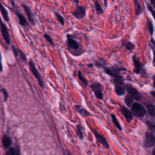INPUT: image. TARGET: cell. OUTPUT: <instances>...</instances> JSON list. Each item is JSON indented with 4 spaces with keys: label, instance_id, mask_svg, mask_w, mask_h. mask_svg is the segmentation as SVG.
I'll return each mask as SVG.
<instances>
[{
    "label": "cell",
    "instance_id": "6da1fadb",
    "mask_svg": "<svg viewBox=\"0 0 155 155\" xmlns=\"http://www.w3.org/2000/svg\"><path fill=\"white\" fill-rule=\"evenodd\" d=\"M104 72L112 78L111 81L114 85H123L124 83V77L120 74V72L126 71L127 68L124 67H108L102 65L101 67Z\"/></svg>",
    "mask_w": 155,
    "mask_h": 155
},
{
    "label": "cell",
    "instance_id": "7a4b0ae2",
    "mask_svg": "<svg viewBox=\"0 0 155 155\" xmlns=\"http://www.w3.org/2000/svg\"><path fill=\"white\" fill-rule=\"evenodd\" d=\"M28 66H29V68L30 70L31 71V73H32V74L33 75V76L36 79L39 85L42 88H44L45 84H44V82L42 80V78L41 76L40 73L38 71L37 68L36 67L35 64L34 62V61H33L32 59H30L28 61Z\"/></svg>",
    "mask_w": 155,
    "mask_h": 155
},
{
    "label": "cell",
    "instance_id": "3957f363",
    "mask_svg": "<svg viewBox=\"0 0 155 155\" xmlns=\"http://www.w3.org/2000/svg\"><path fill=\"white\" fill-rule=\"evenodd\" d=\"M10 2H11V4H12L13 8H14L13 12L18 19V21H19L18 22H19V25L23 27H28L29 23L27 21L26 18L24 16V15L18 9L17 6L15 3V0H10Z\"/></svg>",
    "mask_w": 155,
    "mask_h": 155
},
{
    "label": "cell",
    "instance_id": "277c9868",
    "mask_svg": "<svg viewBox=\"0 0 155 155\" xmlns=\"http://www.w3.org/2000/svg\"><path fill=\"white\" fill-rule=\"evenodd\" d=\"M131 113L134 116L138 118H142L147 114L145 108L141 104L137 102L133 103L131 105Z\"/></svg>",
    "mask_w": 155,
    "mask_h": 155
},
{
    "label": "cell",
    "instance_id": "5b68a950",
    "mask_svg": "<svg viewBox=\"0 0 155 155\" xmlns=\"http://www.w3.org/2000/svg\"><path fill=\"white\" fill-rule=\"evenodd\" d=\"M155 145V136L153 133L146 132L143 140L142 146L144 148H150Z\"/></svg>",
    "mask_w": 155,
    "mask_h": 155
},
{
    "label": "cell",
    "instance_id": "8992f818",
    "mask_svg": "<svg viewBox=\"0 0 155 155\" xmlns=\"http://www.w3.org/2000/svg\"><path fill=\"white\" fill-rule=\"evenodd\" d=\"M66 37V44L68 49L69 50H78L79 49V44L74 39V36L70 34H67Z\"/></svg>",
    "mask_w": 155,
    "mask_h": 155
},
{
    "label": "cell",
    "instance_id": "52a82bcc",
    "mask_svg": "<svg viewBox=\"0 0 155 155\" xmlns=\"http://www.w3.org/2000/svg\"><path fill=\"white\" fill-rule=\"evenodd\" d=\"M125 88L127 90L128 94L131 96L136 101H139L142 99V96L141 93L133 86L130 84H127L125 85Z\"/></svg>",
    "mask_w": 155,
    "mask_h": 155
},
{
    "label": "cell",
    "instance_id": "ba28073f",
    "mask_svg": "<svg viewBox=\"0 0 155 155\" xmlns=\"http://www.w3.org/2000/svg\"><path fill=\"white\" fill-rule=\"evenodd\" d=\"M90 87L94 93L95 96L99 100L103 99V93H102V86L99 82H94L90 85Z\"/></svg>",
    "mask_w": 155,
    "mask_h": 155
},
{
    "label": "cell",
    "instance_id": "9c48e42d",
    "mask_svg": "<svg viewBox=\"0 0 155 155\" xmlns=\"http://www.w3.org/2000/svg\"><path fill=\"white\" fill-rule=\"evenodd\" d=\"M0 30H1L2 36L4 39L5 42L7 45H9L11 43L10 34H9L8 30V28H7L6 24H4L2 21L0 23Z\"/></svg>",
    "mask_w": 155,
    "mask_h": 155
},
{
    "label": "cell",
    "instance_id": "30bf717a",
    "mask_svg": "<svg viewBox=\"0 0 155 155\" xmlns=\"http://www.w3.org/2000/svg\"><path fill=\"white\" fill-rule=\"evenodd\" d=\"M22 8H23L26 15H27L28 22L32 25H34V26L36 25V20H35V15H34L33 13L32 12L31 8H30V7L28 5H27V4H24V3L22 4Z\"/></svg>",
    "mask_w": 155,
    "mask_h": 155
},
{
    "label": "cell",
    "instance_id": "8fae6325",
    "mask_svg": "<svg viewBox=\"0 0 155 155\" xmlns=\"http://www.w3.org/2000/svg\"><path fill=\"white\" fill-rule=\"evenodd\" d=\"M87 8L83 5H76L75 10L72 12V15L78 19H82L86 15Z\"/></svg>",
    "mask_w": 155,
    "mask_h": 155
},
{
    "label": "cell",
    "instance_id": "7c38bea8",
    "mask_svg": "<svg viewBox=\"0 0 155 155\" xmlns=\"http://www.w3.org/2000/svg\"><path fill=\"white\" fill-rule=\"evenodd\" d=\"M91 131H92L93 133L94 134V135L98 142H99L103 147H104L106 148H110L108 142L104 136H103L101 134H100L99 133H98L96 130L91 129Z\"/></svg>",
    "mask_w": 155,
    "mask_h": 155
},
{
    "label": "cell",
    "instance_id": "4fadbf2b",
    "mask_svg": "<svg viewBox=\"0 0 155 155\" xmlns=\"http://www.w3.org/2000/svg\"><path fill=\"white\" fill-rule=\"evenodd\" d=\"M132 59L134 64L133 72L136 74H140L143 68V66L140 62L139 57H137V55H133L132 57Z\"/></svg>",
    "mask_w": 155,
    "mask_h": 155
},
{
    "label": "cell",
    "instance_id": "5bb4252c",
    "mask_svg": "<svg viewBox=\"0 0 155 155\" xmlns=\"http://www.w3.org/2000/svg\"><path fill=\"white\" fill-rule=\"evenodd\" d=\"M120 110L121 113L126 119V120L128 122H131L133 119V114L131 113V111H130L128 108L124 106H120Z\"/></svg>",
    "mask_w": 155,
    "mask_h": 155
},
{
    "label": "cell",
    "instance_id": "9a60e30c",
    "mask_svg": "<svg viewBox=\"0 0 155 155\" xmlns=\"http://www.w3.org/2000/svg\"><path fill=\"white\" fill-rule=\"evenodd\" d=\"M74 108L75 110L78 112L82 117H87L88 116H90V113L80 105H74Z\"/></svg>",
    "mask_w": 155,
    "mask_h": 155
},
{
    "label": "cell",
    "instance_id": "2e32d148",
    "mask_svg": "<svg viewBox=\"0 0 155 155\" xmlns=\"http://www.w3.org/2000/svg\"><path fill=\"white\" fill-rule=\"evenodd\" d=\"M0 12L3 17V18L5 19L6 22H9L10 21V17L8 15V12L7 10V9L5 8V7L2 5L1 2L0 1Z\"/></svg>",
    "mask_w": 155,
    "mask_h": 155
},
{
    "label": "cell",
    "instance_id": "e0dca14e",
    "mask_svg": "<svg viewBox=\"0 0 155 155\" xmlns=\"http://www.w3.org/2000/svg\"><path fill=\"white\" fill-rule=\"evenodd\" d=\"M2 143L5 148H8L12 145V141L10 137L7 135H4L2 139Z\"/></svg>",
    "mask_w": 155,
    "mask_h": 155
},
{
    "label": "cell",
    "instance_id": "ac0fdd59",
    "mask_svg": "<svg viewBox=\"0 0 155 155\" xmlns=\"http://www.w3.org/2000/svg\"><path fill=\"white\" fill-rule=\"evenodd\" d=\"M114 91L118 96H123L125 93V88L122 85H114Z\"/></svg>",
    "mask_w": 155,
    "mask_h": 155
},
{
    "label": "cell",
    "instance_id": "d6986e66",
    "mask_svg": "<svg viewBox=\"0 0 155 155\" xmlns=\"http://www.w3.org/2000/svg\"><path fill=\"white\" fill-rule=\"evenodd\" d=\"M145 105L149 114L151 116H155V105L151 103H147Z\"/></svg>",
    "mask_w": 155,
    "mask_h": 155
},
{
    "label": "cell",
    "instance_id": "ffe728a7",
    "mask_svg": "<svg viewBox=\"0 0 155 155\" xmlns=\"http://www.w3.org/2000/svg\"><path fill=\"white\" fill-rule=\"evenodd\" d=\"M111 117L113 121V123L114 124V125L116 126V127L119 130V131H122V126L120 125V124L119 123L117 117L116 116V115L114 114H111Z\"/></svg>",
    "mask_w": 155,
    "mask_h": 155
},
{
    "label": "cell",
    "instance_id": "44dd1931",
    "mask_svg": "<svg viewBox=\"0 0 155 155\" xmlns=\"http://www.w3.org/2000/svg\"><path fill=\"white\" fill-rule=\"evenodd\" d=\"M94 7H95L96 13L99 15L102 14L104 13V10L102 9V8L100 3L99 2V1L97 0H94Z\"/></svg>",
    "mask_w": 155,
    "mask_h": 155
},
{
    "label": "cell",
    "instance_id": "7402d4cb",
    "mask_svg": "<svg viewBox=\"0 0 155 155\" xmlns=\"http://www.w3.org/2000/svg\"><path fill=\"white\" fill-rule=\"evenodd\" d=\"M134 8L136 10V13L137 16H139L142 12V7L139 2L138 0H134Z\"/></svg>",
    "mask_w": 155,
    "mask_h": 155
},
{
    "label": "cell",
    "instance_id": "603a6c76",
    "mask_svg": "<svg viewBox=\"0 0 155 155\" xmlns=\"http://www.w3.org/2000/svg\"><path fill=\"white\" fill-rule=\"evenodd\" d=\"M133 100H134L133 97L128 94H127L124 97V102H125V104L127 105V106L128 107H131V105L133 103Z\"/></svg>",
    "mask_w": 155,
    "mask_h": 155
},
{
    "label": "cell",
    "instance_id": "cb8c5ba5",
    "mask_svg": "<svg viewBox=\"0 0 155 155\" xmlns=\"http://www.w3.org/2000/svg\"><path fill=\"white\" fill-rule=\"evenodd\" d=\"M54 15L56 19L58 20V21L62 25H64V24H65V19H64V18L58 12H54Z\"/></svg>",
    "mask_w": 155,
    "mask_h": 155
},
{
    "label": "cell",
    "instance_id": "d4e9b609",
    "mask_svg": "<svg viewBox=\"0 0 155 155\" xmlns=\"http://www.w3.org/2000/svg\"><path fill=\"white\" fill-rule=\"evenodd\" d=\"M78 77L79 78V79L85 85L87 86L88 85V82L87 80V79L83 76V75L82 74V72L81 70H79L78 71Z\"/></svg>",
    "mask_w": 155,
    "mask_h": 155
},
{
    "label": "cell",
    "instance_id": "484cf974",
    "mask_svg": "<svg viewBox=\"0 0 155 155\" xmlns=\"http://www.w3.org/2000/svg\"><path fill=\"white\" fill-rule=\"evenodd\" d=\"M76 134L78 136V137L80 139H84V134L82 133V128H81V125L80 124H78L76 125Z\"/></svg>",
    "mask_w": 155,
    "mask_h": 155
},
{
    "label": "cell",
    "instance_id": "4316f807",
    "mask_svg": "<svg viewBox=\"0 0 155 155\" xmlns=\"http://www.w3.org/2000/svg\"><path fill=\"white\" fill-rule=\"evenodd\" d=\"M18 54L19 55V57L21 59V60L24 62L27 63V58L25 53L20 49H18Z\"/></svg>",
    "mask_w": 155,
    "mask_h": 155
},
{
    "label": "cell",
    "instance_id": "83f0119b",
    "mask_svg": "<svg viewBox=\"0 0 155 155\" xmlns=\"http://www.w3.org/2000/svg\"><path fill=\"white\" fill-rule=\"evenodd\" d=\"M43 36H44V38L45 39V40H46L50 45H51L52 46H54L55 44H54V42H53V40L52 38L50 36V35H48V34H47V33H44V35H43Z\"/></svg>",
    "mask_w": 155,
    "mask_h": 155
},
{
    "label": "cell",
    "instance_id": "f1b7e54d",
    "mask_svg": "<svg viewBox=\"0 0 155 155\" xmlns=\"http://www.w3.org/2000/svg\"><path fill=\"white\" fill-rule=\"evenodd\" d=\"M124 46L127 50L130 51H132L135 47L134 44L131 42H127L126 44H124Z\"/></svg>",
    "mask_w": 155,
    "mask_h": 155
},
{
    "label": "cell",
    "instance_id": "f546056e",
    "mask_svg": "<svg viewBox=\"0 0 155 155\" xmlns=\"http://www.w3.org/2000/svg\"><path fill=\"white\" fill-rule=\"evenodd\" d=\"M147 27H148V30L150 31V33L151 34V35H153L154 28H153V25L151 21L148 20L147 21Z\"/></svg>",
    "mask_w": 155,
    "mask_h": 155
},
{
    "label": "cell",
    "instance_id": "4dcf8cb0",
    "mask_svg": "<svg viewBox=\"0 0 155 155\" xmlns=\"http://www.w3.org/2000/svg\"><path fill=\"white\" fill-rule=\"evenodd\" d=\"M146 124L148 128L151 130H155V121L148 120L146 121Z\"/></svg>",
    "mask_w": 155,
    "mask_h": 155
},
{
    "label": "cell",
    "instance_id": "1f68e13d",
    "mask_svg": "<svg viewBox=\"0 0 155 155\" xmlns=\"http://www.w3.org/2000/svg\"><path fill=\"white\" fill-rule=\"evenodd\" d=\"M0 91L2 93L3 96H4V101H5V102H6V101L8 100V96H9L8 92L7 91V90H6L5 88H3L0 89Z\"/></svg>",
    "mask_w": 155,
    "mask_h": 155
},
{
    "label": "cell",
    "instance_id": "d6a6232c",
    "mask_svg": "<svg viewBox=\"0 0 155 155\" xmlns=\"http://www.w3.org/2000/svg\"><path fill=\"white\" fill-rule=\"evenodd\" d=\"M15 154H16V148L13 147H11L6 152L5 155H15Z\"/></svg>",
    "mask_w": 155,
    "mask_h": 155
},
{
    "label": "cell",
    "instance_id": "836d02e7",
    "mask_svg": "<svg viewBox=\"0 0 155 155\" xmlns=\"http://www.w3.org/2000/svg\"><path fill=\"white\" fill-rule=\"evenodd\" d=\"M147 7H148V10L151 12V13L152 14V15H153L154 19H155V11L154 10L153 8L151 7V5H150V4H149V3H147Z\"/></svg>",
    "mask_w": 155,
    "mask_h": 155
},
{
    "label": "cell",
    "instance_id": "e575fe53",
    "mask_svg": "<svg viewBox=\"0 0 155 155\" xmlns=\"http://www.w3.org/2000/svg\"><path fill=\"white\" fill-rule=\"evenodd\" d=\"M12 51L13 53V54L15 55V56L16 58H17L19 55L18 52V49L13 45H12Z\"/></svg>",
    "mask_w": 155,
    "mask_h": 155
},
{
    "label": "cell",
    "instance_id": "d590c367",
    "mask_svg": "<svg viewBox=\"0 0 155 155\" xmlns=\"http://www.w3.org/2000/svg\"><path fill=\"white\" fill-rule=\"evenodd\" d=\"M3 71V65L2 63V56H1V53L0 51V72H2Z\"/></svg>",
    "mask_w": 155,
    "mask_h": 155
},
{
    "label": "cell",
    "instance_id": "8d00e7d4",
    "mask_svg": "<svg viewBox=\"0 0 155 155\" xmlns=\"http://www.w3.org/2000/svg\"><path fill=\"white\" fill-rule=\"evenodd\" d=\"M21 154V150L19 147L16 148V154L15 155H20Z\"/></svg>",
    "mask_w": 155,
    "mask_h": 155
},
{
    "label": "cell",
    "instance_id": "74e56055",
    "mask_svg": "<svg viewBox=\"0 0 155 155\" xmlns=\"http://www.w3.org/2000/svg\"><path fill=\"white\" fill-rule=\"evenodd\" d=\"M150 5H151V7L153 8H155V0H150Z\"/></svg>",
    "mask_w": 155,
    "mask_h": 155
},
{
    "label": "cell",
    "instance_id": "f35d334b",
    "mask_svg": "<svg viewBox=\"0 0 155 155\" xmlns=\"http://www.w3.org/2000/svg\"><path fill=\"white\" fill-rule=\"evenodd\" d=\"M153 87L155 88V75L153 76Z\"/></svg>",
    "mask_w": 155,
    "mask_h": 155
},
{
    "label": "cell",
    "instance_id": "ab89813d",
    "mask_svg": "<svg viewBox=\"0 0 155 155\" xmlns=\"http://www.w3.org/2000/svg\"><path fill=\"white\" fill-rule=\"evenodd\" d=\"M153 62L154 63L155 62V50H154V48H153Z\"/></svg>",
    "mask_w": 155,
    "mask_h": 155
},
{
    "label": "cell",
    "instance_id": "60d3db41",
    "mask_svg": "<svg viewBox=\"0 0 155 155\" xmlns=\"http://www.w3.org/2000/svg\"><path fill=\"white\" fill-rule=\"evenodd\" d=\"M150 94L153 96V97L155 99V91H151Z\"/></svg>",
    "mask_w": 155,
    "mask_h": 155
},
{
    "label": "cell",
    "instance_id": "b9f144b4",
    "mask_svg": "<svg viewBox=\"0 0 155 155\" xmlns=\"http://www.w3.org/2000/svg\"><path fill=\"white\" fill-rule=\"evenodd\" d=\"M88 67H90V68H92V67H94V64H88Z\"/></svg>",
    "mask_w": 155,
    "mask_h": 155
},
{
    "label": "cell",
    "instance_id": "7bdbcfd3",
    "mask_svg": "<svg viewBox=\"0 0 155 155\" xmlns=\"http://www.w3.org/2000/svg\"><path fill=\"white\" fill-rule=\"evenodd\" d=\"M151 42H152V44H153V46L155 47V41L153 39H151Z\"/></svg>",
    "mask_w": 155,
    "mask_h": 155
},
{
    "label": "cell",
    "instance_id": "ee69618b",
    "mask_svg": "<svg viewBox=\"0 0 155 155\" xmlns=\"http://www.w3.org/2000/svg\"><path fill=\"white\" fill-rule=\"evenodd\" d=\"M104 4H105V7H107V0H104Z\"/></svg>",
    "mask_w": 155,
    "mask_h": 155
},
{
    "label": "cell",
    "instance_id": "f6af8a7d",
    "mask_svg": "<svg viewBox=\"0 0 155 155\" xmlns=\"http://www.w3.org/2000/svg\"><path fill=\"white\" fill-rule=\"evenodd\" d=\"M73 1L74 2H75L76 4H79V0H73Z\"/></svg>",
    "mask_w": 155,
    "mask_h": 155
},
{
    "label": "cell",
    "instance_id": "bcb514c9",
    "mask_svg": "<svg viewBox=\"0 0 155 155\" xmlns=\"http://www.w3.org/2000/svg\"><path fill=\"white\" fill-rule=\"evenodd\" d=\"M152 155H155V148L153 149V150L152 151Z\"/></svg>",
    "mask_w": 155,
    "mask_h": 155
},
{
    "label": "cell",
    "instance_id": "7dc6e473",
    "mask_svg": "<svg viewBox=\"0 0 155 155\" xmlns=\"http://www.w3.org/2000/svg\"><path fill=\"white\" fill-rule=\"evenodd\" d=\"M67 155H72V154H71V152H70L69 151H67Z\"/></svg>",
    "mask_w": 155,
    "mask_h": 155
},
{
    "label": "cell",
    "instance_id": "c3c4849f",
    "mask_svg": "<svg viewBox=\"0 0 155 155\" xmlns=\"http://www.w3.org/2000/svg\"><path fill=\"white\" fill-rule=\"evenodd\" d=\"M1 22H2V20H1V18H0V23H1Z\"/></svg>",
    "mask_w": 155,
    "mask_h": 155
},
{
    "label": "cell",
    "instance_id": "681fc988",
    "mask_svg": "<svg viewBox=\"0 0 155 155\" xmlns=\"http://www.w3.org/2000/svg\"><path fill=\"white\" fill-rule=\"evenodd\" d=\"M154 67H155V62H154Z\"/></svg>",
    "mask_w": 155,
    "mask_h": 155
},
{
    "label": "cell",
    "instance_id": "f907efd6",
    "mask_svg": "<svg viewBox=\"0 0 155 155\" xmlns=\"http://www.w3.org/2000/svg\"><path fill=\"white\" fill-rule=\"evenodd\" d=\"M111 1H114V0H111Z\"/></svg>",
    "mask_w": 155,
    "mask_h": 155
}]
</instances>
